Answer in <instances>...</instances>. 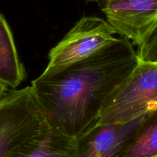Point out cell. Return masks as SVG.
<instances>
[{
    "mask_svg": "<svg viewBox=\"0 0 157 157\" xmlns=\"http://www.w3.org/2000/svg\"><path fill=\"white\" fill-rule=\"evenodd\" d=\"M138 63L133 43L117 38L85 59L41 74L31 87L49 124L78 140L98 124L109 99Z\"/></svg>",
    "mask_w": 157,
    "mask_h": 157,
    "instance_id": "cell-1",
    "label": "cell"
},
{
    "mask_svg": "<svg viewBox=\"0 0 157 157\" xmlns=\"http://www.w3.org/2000/svg\"><path fill=\"white\" fill-rule=\"evenodd\" d=\"M157 109V63L138 65L102 109L97 125L124 123Z\"/></svg>",
    "mask_w": 157,
    "mask_h": 157,
    "instance_id": "cell-2",
    "label": "cell"
},
{
    "mask_svg": "<svg viewBox=\"0 0 157 157\" xmlns=\"http://www.w3.org/2000/svg\"><path fill=\"white\" fill-rule=\"evenodd\" d=\"M48 123L33 88L9 91L0 99V157H6Z\"/></svg>",
    "mask_w": 157,
    "mask_h": 157,
    "instance_id": "cell-3",
    "label": "cell"
},
{
    "mask_svg": "<svg viewBox=\"0 0 157 157\" xmlns=\"http://www.w3.org/2000/svg\"><path fill=\"white\" fill-rule=\"evenodd\" d=\"M117 34L107 20L86 16L78 21L49 53L42 74L47 75L94 55L114 42Z\"/></svg>",
    "mask_w": 157,
    "mask_h": 157,
    "instance_id": "cell-4",
    "label": "cell"
},
{
    "mask_svg": "<svg viewBox=\"0 0 157 157\" xmlns=\"http://www.w3.org/2000/svg\"><path fill=\"white\" fill-rule=\"evenodd\" d=\"M102 11L117 34L138 45L157 22V0H105Z\"/></svg>",
    "mask_w": 157,
    "mask_h": 157,
    "instance_id": "cell-5",
    "label": "cell"
},
{
    "mask_svg": "<svg viewBox=\"0 0 157 157\" xmlns=\"http://www.w3.org/2000/svg\"><path fill=\"white\" fill-rule=\"evenodd\" d=\"M149 113L128 123L96 125L77 140L74 157H123Z\"/></svg>",
    "mask_w": 157,
    "mask_h": 157,
    "instance_id": "cell-6",
    "label": "cell"
},
{
    "mask_svg": "<svg viewBox=\"0 0 157 157\" xmlns=\"http://www.w3.org/2000/svg\"><path fill=\"white\" fill-rule=\"evenodd\" d=\"M77 140L66 135L49 122L36 135L6 157H74Z\"/></svg>",
    "mask_w": 157,
    "mask_h": 157,
    "instance_id": "cell-7",
    "label": "cell"
},
{
    "mask_svg": "<svg viewBox=\"0 0 157 157\" xmlns=\"http://www.w3.org/2000/svg\"><path fill=\"white\" fill-rule=\"evenodd\" d=\"M25 78V70L19 58L11 29L0 13V83L15 90Z\"/></svg>",
    "mask_w": 157,
    "mask_h": 157,
    "instance_id": "cell-8",
    "label": "cell"
},
{
    "mask_svg": "<svg viewBox=\"0 0 157 157\" xmlns=\"http://www.w3.org/2000/svg\"><path fill=\"white\" fill-rule=\"evenodd\" d=\"M123 157H157V109L139 126Z\"/></svg>",
    "mask_w": 157,
    "mask_h": 157,
    "instance_id": "cell-9",
    "label": "cell"
},
{
    "mask_svg": "<svg viewBox=\"0 0 157 157\" xmlns=\"http://www.w3.org/2000/svg\"><path fill=\"white\" fill-rule=\"evenodd\" d=\"M137 46L136 54L139 61L157 63V22L143 36Z\"/></svg>",
    "mask_w": 157,
    "mask_h": 157,
    "instance_id": "cell-10",
    "label": "cell"
},
{
    "mask_svg": "<svg viewBox=\"0 0 157 157\" xmlns=\"http://www.w3.org/2000/svg\"><path fill=\"white\" fill-rule=\"evenodd\" d=\"M9 91L10 90H9L8 87L4 86L3 84L0 83V99H2Z\"/></svg>",
    "mask_w": 157,
    "mask_h": 157,
    "instance_id": "cell-11",
    "label": "cell"
},
{
    "mask_svg": "<svg viewBox=\"0 0 157 157\" xmlns=\"http://www.w3.org/2000/svg\"><path fill=\"white\" fill-rule=\"evenodd\" d=\"M95 1H98V0H95Z\"/></svg>",
    "mask_w": 157,
    "mask_h": 157,
    "instance_id": "cell-12",
    "label": "cell"
}]
</instances>
